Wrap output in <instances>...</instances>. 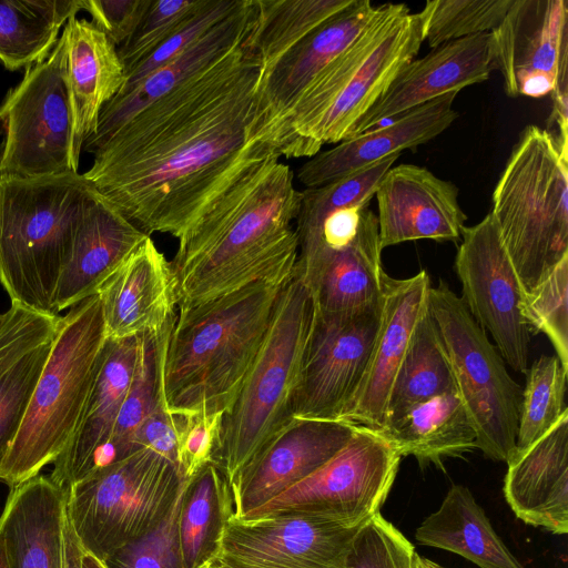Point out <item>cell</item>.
I'll list each match as a JSON object with an SVG mask.
<instances>
[{
  "label": "cell",
  "instance_id": "obj_35",
  "mask_svg": "<svg viewBox=\"0 0 568 568\" xmlns=\"http://www.w3.org/2000/svg\"><path fill=\"white\" fill-rule=\"evenodd\" d=\"M453 390L456 388L446 347L427 304L395 377L386 424L410 407Z\"/></svg>",
  "mask_w": 568,
  "mask_h": 568
},
{
  "label": "cell",
  "instance_id": "obj_20",
  "mask_svg": "<svg viewBox=\"0 0 568 568\" xmlns=\"http://www.w3.org/2000/svg\"><path fill=\"white\" fill-rule=\"evenodd\" d=\"M377 201L381 248L416 240L457 241L466 214L458 189L426 168H390L374 194Z\"/></svg>",
  "mask_w": 568,
  "mask_h": 568
},
{
  "label": "cell",
  "instance_id": "obj_53",
  "mask_svg": "<svg viewBox=\"0 0 568 568\" xmlns=\"http://www.w3.org/2000/svg\"><path fill=\"white\" fill-rule=\"evenodd\" d=\"M0 568H9L8 562H7L4 546H3L1 537H0Z\"/></svg>",
  "mask_w": 568,
  "mask_h": 568
},
{
  "label": "cell",
  "instance_id": "obj_30",
  "mask_svg": "<svg viewBox=\"0 0 568 568\" xmlns=\"http://www.w3.org/2000/svg\"><path fill=\"white\" fill-rule=\"evenodd\" d=\"M62 32L73 110V158L79 164L85 140L94 134L103 106L124 84L125 72L116 47L91 21L71 17Z\"/></svg>",
  "mask_w": 568,
  "mask_h": 568
},
{
  "label": "cell",
  "instance_id": "obj_45",
  "mask_svg": "<svg viewBox=\"0 0 568 568\" xmlns=\"http://www.w3.org/2000/svg\"><path fill=\"white\" fill-rule=\"evenodd\" d=\"M204 0H152L133 34L118 49L130 71L169 39L203 4Z\"/></svg>",
  "mask_w": 568,
  "mask_h": 568
},
{
  "label": "cell",
  "instance_id": "obj_49",
  "mask_svg": "<svg viewBox=\"0 0 568 568\" xmlns=\"http://www.w3.org/2000/svg\"><path fill=\"white\" fill-rule=\"evenodd\" d=\"M152 0H83L91 22L112 41L122 45L135 31Z\"/></svg>",
  "mask_w": 568,
  "mask_h": 568
},
{
  "label": "cell",
  "instance_id": "obj_56",
  "mask_svg": "<svg viewBox=\"0 0 568 568\" xmlns=\"http://www.w3.org/2000/svg\"><path fill=\"white\" fill-rule=\"evenodd\" d=\"M210 568H220V567H217V566H215V565L211 564Z\"/></svg>",
  "mask_w": 568,
  "mask_h": 568
},
{
  "label": "cell",
  "instance_id": "obj_51",
  "mask_svg": "<svg viewBox=\"0 0 568 568\" xmlns=\"http://www.w3.org/2000/svg\"><path fill=\"white\" fill-rule=\"evenodd\" d=\"M81 568H106L104 564L93 555L84 551Z\"/></svg>",
  "mask_w": 568,
  "mask_h": 568
},
{
  "label": "cell",
  "instance_id": "obj_57",
  "mask_svg": "<svg viewBox=\"0 0 568 568\" xmlns=\"http://www.w3.org/2000/svg\"><path fill=\"white\" fill-rule=\"evenodd\" d=\"M436 568H444V567H442V566H439V565L437 564Z\"/></svg>",
  "mask_w": 568,
  "mask_h": 568
},
{
  "label": "cell",
  "instance_id": "obj_29",
  "mask_svg": "<svg viewBox=\"0 0 568 568\" xmlns=\"http://www.w3.org/2000/svg\"><path fill=\"white\" fill-rule=\"evenodd\" d=\"M65 494L49 476L14 487L0 517L9 568H63Z\"/></svg>",
  "mask_w": 568,
  "mask_h": 568
},
{
  "label": "cell",
  "instance_id": "obj_41",
  "mask_svg": "<svg viewBox=\"0 0 568 568\" xmlns=\"http://www.w3.org/2000/svg\"><path fill=\"white\" fill-rule=\"evenodd\" d=\"M521 315L529 328L548 337L557 357L568 368V256L525 293Z\"/></svg>",
  "mask_w": 568,
  "mask_h": 568
},
{
  "label": "cell",
  "instance_id": "obj_19",
  "mask_svg": "<svg viewBox=\"0 0 568 568\" xmlns=\"http://www.w3.org/2000/svg\"><path fill=\"white\" fill-rule=\"evenodd\" d=\"M381 6L354 0L292 45L268 68L256 85L254 139L263 142L292 109L313 79L345 50L378 13Z\"/></svg>",
  "mask_w": 568,
  "mask_h": 568
},
{
  "label": "cell",
  "instance_id": "obj_55",
  "mask_svg": "<svg viewBox=\"0 0 568 568\" xmlns=\"http://www.w3.org/2000/svg\"><path fill=\"white\" fill-rule=\"evenodd\" d=\"M211 564H212V562L206 564V565L202 566L201 568H210Z\"/></svg>",
  "mask_w": 568,
  "mask_h": 568
},
{
  "label": "cell",
  "instance_id": "obj_17",
  "mask_svg": "<svg viewBox=\"0 0 568 568\" xmlns=\"http://www.w3.org/2000/svg\"><path fill=\"white\" fill-rule=\"evenodd\" d=\"M358 425L344 420H290L230 488L232 518H241L303 480L352 438Z\"/></svg>",
  "mask_w": 568,
  "mask_h": 568
},
{
  "label": "cell",
  "instance_id": "obj_12",
  "mask_svg": "<svg viewBox=\"0 0 568 568\" xmlns=\"http://www.w3.org/2000/svg\"><path fill=\"white\" fill-rule=\"evenodd\" d=\"M400 459L376 429L357 426L349 442L326 464L236 519L306 515L364 524L379 514Z\"/></svg>",
  "mask_w": 568,
  "mask_h": 568
},
{
  "label": "cell",
  "instance_id": "obj_47",
  "mask_svg": "<svg viewBox=\"0 0 568 568\" xmlns=\"http://www.w3.org/2000/svg\"><path fill=\"white\" fill-rule=\"evenodd\" d=\"M60 316L11 304L0 331V376L21 356L53 337Z\"/></svg>",
  "mask_w": 568,
  "mask_h": 568
},
{
  "label": "cell",
  "instance_id": "obj_38",
  "mask_svg": "<svg viewBox=\"0 0 568 568\" xmlns=\"http://www.w3.org/2000/svg\"><path fill=\"white\" fill-rule=\"evenodd\" d=\"M526 374L515 453L537 440L568 410L565 403L568 368L556 354L541 355Z\"/></svg>",
  "mask_w": 568,
  "mask_h": 568
},
{
  "label": "cell",
  "instance_id": "obj_48",
  "mask_svg": "<svg viewBox=\"0 0 568 568\" xmlns=\"http://www.w3.org/2000/svg\"><path fill=\"white\" fill-rule=\"evenodd\" d=\"M178 417V467L191 478L213 463L219 447L223 413L175 414Z\"/></svg>",
  "mask_w": 568,
  "mask_h": 568
},
{
  "label": "cell",
  "instance_id": "obj_4",
  "mask_svg": "<svg viewBox=\"0 0 568 568\" xmlns=\"http://www.w3.org/2000/svg\"><path fill=\"white\" fill-rule=\"evenodd\" d=\"M281 287L254 282L179 311L163 362L171 414L231 408L263 344Z\"/></svg>",
  "mask_w": 568,
  "mask_h": 568
},
{
  "label": "cell",
  "instance_id": "obj_21",
  "mask_svg": "<svg viewBox=\"0 0 568 568\" xmlns=\"http://www.w3.org/2000/svg\"><path fill=\"white\" fill-rule=\"evenodd\" d=\"M494 70L490 32L445 42L405 65L346 139L371 131L437 97L484 82Z\"/></svg>",
  "mask_w": 568,
  "mask_h": 568
},
{
  "label": "cell",
  "instance_id": "obj_22",
  "mask_svg": "<svg viewBox=\"0 0 568 568\" xmlns=\"http://www.w3.org/2000/svg\"><path fill=\"white\" fill-rule=\"evenodd\" d=\"M101 300L108 338L160 332L175 315L176 285L171 262L148 236L103 284Z\"/></svg>",
  "mask_w": 568,
  "mask_h": 568
},
{
  "label": "cell",
  "instance_id": "obj_16",
  "mask_svg": "<svg viewBox=\"0 0 568 568\" xmlns=\"http://www.w3.org/2000/svg\"><path fill=\"white\" fill-rule=\"evenodd\" d=\"M495 70L513 98H541L568 79V1L514 0L493 31Z\"/></svg>",
  "mask_w": 568,
  "mask_h": 568
},
{
  "label": "cell",
  "instance_id": "obj_5",
  "mask_svg": "<svg viewBox=\"0 0 568 568\" xmlns=\"http://www.w3.org/2000/svg\"><path fill=\"white\" fill-rule=\"evenodd\" d=\"M97 189L83 174L0 178V284L11 304L55 314V292Z\"/></svg>",
  "mask_w": 568,
  "mask_h": 568
},
{
  "label": "cell",
  "instance_id": "obj_23",
  "mask_svg": "<svg viewBox=\"0 0 568 568\" xmlns=\"http://www.w3.org/2000/svg\"><path fill=\"white\" fill-rule=\"evenodd\" d=\"M382 251L377 216L365 207L353 241L339 247L298 252L294 273L307 286L317 310H354L381 298L385 274Z\"/></svg>",
  "mask_w": 568,
  "mask_h": 568
},
{
  "label": "cell",
  "instance_id": "obj_34",
  "mask_svg": "<svg viewBox=\"0 0 568 568\" xmlns=\"http://www.w3.org/2000/svg\"><path fill=\"white\" fill-rule=\"evenodd\" d=\"M231 514L230 488L214 463L206 464L187 478L179 511L184 568L213 564L222 530Z\"/></svg>",
  "mask_w": 568,
  "mask_h": 568
},
{
  "label": "cell",
  "instance_id": "obj_33",
  "mask_svg": "<svg viewBox=\"0 0 568 568\" xmlns=\"http://www.w3.org/2000/svg\"><path fill=\"white\" fill-rule=\"evenodd\" d=\"M83 10V0L0 1V61L9 70L44 60L71 17Z\"/></svg>",
  "mask_w": 568,
  "mask_h": 568
},
{
  "label": "cell",
  "instance_id": "obj_9",
  "mask_svg": "<svg viewBox=\"0 0 568 568\" xmlns=\"http://www.w3.org/2000/svg\"><path fill=\"white\" fill-rule=\"evenodd\" d=\"M184 479L178 465L151 448L93 469L64 493L83 549L103 561L149 534L171 510Z\"/></svg>",
  "mask_w": 568,
  "mask_h": 568
},
{
  "label": "cell",
  "instance_id": "obj_43",
  "mask_svg": "<svg viewBox=\"0 0 568 568\" xmlns=\"http://www.w3.org/2000/svg\"><path fill=\"white\" fill-rule=\"evenodd\" d=\"M165 518L149 534L125 545L102 562L106 568H184L179 536V511L186 485Z\"/></svg>",
  "mask_w": 568,
  "mask_h": 568
},
{
  "label": "cell",
  "instance_id": "obj_14",
  "mask_svg": "<svg viewBox=\"0 0 568 568\" xmlns=\"http://www.w3.org/2000/svg\"><path fill=\"white\" fill-rule=\"evenodd\" d=\"M455 257L460 297L514 371L528 369L530 328L521 315L525 291L490 213L465 226Z\"/></svg>",
  "mask_w": 568,
  "mask_h": 568
},
{
  "label": "cell",
  "instance_id": "obj_44",
  "mask_svg": "<svg viewBox=\"0 0 568 568\" xmlns=\"http://www.w3.org/2000/svg\"><path fill=\"white\" fill-rule=\"evenodd\" d=\"M413 544L381 513L357 532L346 568H418Z\"/></svg>",
  "mask_w": 568,
  "mask_h": 568
},
{
  "label": "cell",
  "instance_id": "obj_31",
  "mask_svg": "<svg viewBox=\"0 0 568 568\" xmlns=\"http://www.w3.org/2000/svg\"><path fill=\"white\" fill-rule=\"evenodd\" d=\"M398 454L442 464L476 448L474 424L456 390L422 402L376 429Z\"/></svg>",
  "mask_w": 568,
  "mask_h": 568
},
{
  "label": "cell",
  "instance_id": "obj_52",
  "mask_svg": "<svg viewBox=\"0 0 568 568\" xmlns=\"http://www.w3.org/2000/svg\"><path fill=\"white\" fill-rule=\"evenodd\" d=\"M418 568H436L437 564L428 558L418 556L417 559Z\"/></svg>",
  "mask_w": 568,
  "mask_h": 568
},
{
  "label": "cell",
  "instance_id": "obj_25",
  "mask_svg": "<svg viewBox=\"0 0 568 568\" xmlns=\"http://www.w3.org/2000/svg\"><path fill=\"white\" fill-rule=\"evenodd\" d=\"M458 92H448L416 106L363 134L345 139L331 150L303 163L297 180L305 189L317 187L351 175L405 149L425 144L458 118L453 103Z\"/></svg>",
  "mask_w": 568,
  "mask_h": 568
},
{
  "label": "cell",
  "instance_id": "obj_40",
  "mask_svg": "<svg viewBox=\"0 0 568 568\" xmlns=\"http://www.w3.org/2000/svg\"><path fill=\"white\" fill-rule=\"evenodd\" d=\"M400 153L393 154L351 175L301 191L295 229L316 224L326 215L347 207H367L384 174Z\"/></svg>",
  "mask_w": 568,
  "mask_h": 568
},
{
  "label": "cell",
  "instance_id": "obj_26",
  "mask_svg": "<svg viewBox=\"0 0 568 568\" xmlns=\"http://www.w3.org/2000/svg\"><path fill=\"white\" fill-rule=\"evenodd\" d=\"M507 465L504 495L515 515L552 534H567L568 410Z\"/></svg>",
  "mask_w": 568,
  "mask_h": 568
},
{
  "label": "cell",
  "instance_id": "obj_15",
  "mask_svg": "<svg viewBox=\"0 0 568 568\" xmlns=\"http://www.w3.org/2000/svg\"><path fill=\"white\" fill-rule=\"evenodd\" d=\"M364 524L306 515L248 520L229 517L213 565L220 568H346L353 541Z\"/></svg>",
  "mask_w": 568,
  "mask_h": 568
},
{
  "label": "cell",
  "instance_id": "obj_13",
  "mask_svg": "<svg viewBox=\"0 0 568 568\" xmlns=\"http://www.w3.org/2000/svg\"><path fill=\"white\" fill-rule=\"evenodd\" d=\"M381 313V298L343 312L315 307L292 418L338 420L365 373Z\"/></svg>",
  "mask_w": 568,
  "mask_h": 568
},
{
  "label": "cell",
  "instance_id": "obj_24",
  "mask_svg": "<svg viewBox=\"0 0 568 568\" xmlns=\"http://www.w3.org/2000/svg\"><path fill=\"white\" fill-rule=\"evenodd\" d=\"M256 14L255 0H241L227 17L175 59L132 89L116 93L103 106L94 134L83 144L84 150L93 154L120 126L148 104L240 47L250 36Z\"/></svg>",
  "mask_w": 568,
  "mask_h": 568
},
{
  "label": "cell",
  "instance_id": "obj_39",
  "mask_svg": "<svg viewBox=\"0 0 568 568\" xmlns=\"http://www.w3.org/2000/svg\"><path fill=\"white\" fill-rule=\"evenodd\" d=\"M514 0H428L419 12L425 41L434 49L445 42L493 32Z\"/></svg>",
  "mask_w": 568,
  "mask_h": 568
},
{
  "label": "cell",
  "instance_id": "obj_1",
  "mask_svg": "<svg viewBox=\"0 0 568 568\" xmlns=\"http://www.w3.org/2000/svg\"><path fill=\"white\" fill-rule=\"evenodd\" d=\"M261 68L246 39L120 126L83 176L149 236L179 240L242 171L277 154L254 139Z\"/></svg>",
  "mask_w": 568,
  "mask_h": 568
},
{
  "label": "cell",
  "instance_id": "obj_36",
  "mask_svg": "<svg viewBox=\"0 0 568 568\" xmlns=\"http://www.w3.org/2000/svg\"><path fill=\"white\" fill-rule=\"evenodd\" d=\"M175 317L160 332L139 336L133 378L98 467L139 450L138 433L163 389V362Z\"/></svg>",
  "mask_w": 568,
  "mask_h": 568
},
{
  "label": "cell",
  "instance_id": "obj_18",
  "mask_svg": "<svg viewBox=\"0 0 568 568\" xmlns=\"http://www.w3.org/2000/svg\"><path fill=\"white\" fill-rule=\"evenodd\" d=\"M430 287L426 270L400 280L384 274L381 321L372 353L338 420L373 429L385 426L392 387L417 321L428 304Z\"/></svg>",
  "mask_w": 568,
  "mask_h": 568
},
{
  "label": "cell",
  "instance_id": "obj_27",
  "mask_svg": "<svg viewBox=\"0 0 568 568\" xmlns=\"http://www.w3.org/2000/svg\"><path fill=\"white\" fill-rule=\"evenodd\" d=\"M138 348L139 337L108 338L103 363L77 429L49 476L64 493L98 467L129 392Z\"/></svg>",
  "mask_w": 568,
  "mask_h": 568
},
{
  "label": "cell",
  "instance_id": "obj_6",
  "mask_svg": "<svg viewBox=\"0 0 568 568\" xmlns=\"http://www.w3.org/2000/svg\"><path fill=\"white\" fill-rule=\"evenodd\" d=\"M108 336L100 296L60 316L19 432L0 467L14 487L53 464L70 443L104 359Z\"/></svg>",
  "mask_w": 568,
  "mask_h": 568
},
{
  "label": "cell",
  "instance_id": "obj_50",
  "mask_svg": "<svg viewBox=\"0 0 568 568\" xmlns=\"http://www.w3.org/2000/svg\"><path fill=\"white\" fill-rule=\"evenodd\" d=\"M84 551L65 509L63 524V568H81Z\"/></svg>",
  "mask_w": 568,
  "mask_h": 568
},
{
  "label": "cell",
  "instance_id": "obj_3",
  "mask_svg": "<svg viewBox=\"0 0 568 568\" xmlns=\"http://www.w3.org/2000/svg\"><path fill=\"white\" fill-rule=\"evenodd\" d=\"M425 41L419 12L384 3L369 24L306 87L263 142L280 156L312 158L339 143Z\"/></svg>",
  "mask_w": 568,
  "mask_h": 568
},
{
  "label": "cell",
  "instance_id": "obj_37",
  "mask_svg": "<svg viewBox=\"0 0 568 568\" xmlns=\"http://www.w3.org/2000/svg\"><path fill=\"white\" fill-rule=\"evenodd\" d=\"M354 0H255L257 14L248 47L268 68L292 45Z\"/></svg>",
  "mask_w": 568,
  "mask_h": 568
},
{
  "label": "cell",
  "instance_id": "obj_11",
  "mask_svg": "<svg viewBox=\"0 0 568 568\" xmlns=\"http://www.w3.org/2000/svg\"><path fill=\"white\" fill-rule=\"evenodd\" d=\"M0 120L6 132L0 178L78 173L63 32L49 55L29 67L8 93L0 106Z\"/></svg>",
  "mask_w": 568,
  "mask_h": 568
},
{
  "label": "cell",
  "instance_id": "obj_46",
  "mask_svg": "<svg viewBox=\"0 0 568 568\" xmlns=\"http://www.w3.org/2000/svg\"><path fill=\"white\" fill-rule=\"evenodd\" d=\"M240 1L241 0H204L201 8L169 39L146 59L125 72V81L119 92L132 89L151 73L175 59L212 27L227 17L239 6Z\"/></svg>",
  "mask_w": 568,
  "mask_h": 568
},
{
  "label": "cell",
  "instance_id": "obj_8",
  "mask_svg": "<svg viewBox=\"0 0 568 568\" xmlns=\"http://www.w3.org/2000/svg\"><path fill=\"white\" fill-rule=\"evenodd\" d=\"M315 313L305 283L293 273L277 296L253 366L223 415L213 463L230 486L292 420V402Z\"/></svg>",
  "mask_w": 568,
  "mask_h": 568
},
{
  "label": "cell",
  "instance_id": "obj_7",
  "mask_svg": "<svg viewBox=\"0 0 568 568\" xmlns=\"http://www.w3.org/2000/svg\"><path fill=\"white\" fill-rule=\"evenodd\" d=\"M490 214L525 293L568 256V152L538 125L519 134Z\"/></svg>",
  "mask_w": 568,
  "mask_h": 568
},
{
  "label": "cell",
  "instance_id": "obj_2",
  "mask_svg": "<svg viewBox=\"0 0 568 568\" xmlns=\"http://www.w3.org/2000/svg\"><path fill=\"white\" fill-rule=\"evenodd\" d=\"M277 154L242 171L178 241L171 261L179 311L254 282L283 286L294 273L302 193Z\"/></svg>",
  "mask_w": 568,
  "mask_h": 568
},
{
  "label": "cell",
  "instance_id": "obj_28",
  "mask_svg": "<svg viewBox=\"0 0 568 568\" xmlns=\"http://www.w3.org/2000/svg\"><path fill=\"white\" fill-rule=\"evenodd\" d=\"M148 236L97 190L59 278L55 314L97 295Z\"/></svg>",
  "mask_w": 568,
  "mask_h": 568
},
{
  "label": "cell",
  "instance_id": "obj_54",
  "mask_svg": "<svg viewBox=\"0 0 568 568\" xmlns=\"http://www.w3.org/2000/svg\"><path fill=\"white\" fill-rule=\"evenodd\" d=\"M7 320V312L0 313V331L3 327Z\"/></svg>",
  "mask_w": 568,
  "mask_h": 568
},
{
  "label": "cell",
  "instance_id": "obj_32",
  "mask_svg": "<svg viewBox=\"0 0 568 568\" xmlns=\"http://www.w3.org/2000/svg\"><path fill=\"white\" fill-rule=\"evenodd\" d=\"M416 540L462 556L479 568H525L494 530L464 485H453L439 508L419 525Z\"/></svg>",
  "mask_w": 568,
  "mask_h": 568
},
{
  "label": "cell",
  "instance_id": "obj_42",
  "mask_svg": "<svg viewBox=\"0 0 568 568\" xmlns=\"http://www.w3.org/2000/svg\"><path fill=\"white\" fill-rule=\"evenodd\" d=\"M52 339L26 353L0 376V467L22 424Z\"/></svg>",
  "mask_w": 568,
  "mask_h": 568
},
{
  "label": "cell",
  "instance_id": "obj_10",
  "mask_svg": "<svg viewBox=\"0 0 568 568\" xmlns=\"http://www.w3.org/2000/svg\"><path fill=\"white\" fill-rule=\"evenodd\" d=\"M429 310L448 355L455 388L476 430V448L507 463L516 450L521 386L460 297L440 281L430 287Z\"/></svg>",
  "mask_w": 568,
  "mask_h": 568
}]
</instances>
